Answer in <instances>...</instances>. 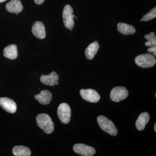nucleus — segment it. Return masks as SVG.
<instances>
[{
	"mask_svg": "<svg viewBox=\"0 0 156 156\" xmlns=\"http://www.w3.org/2000/svg\"><path fill=\"white\" fill-rule=\"evenodd\" d=\"M0 106L10 113H14L17 110V105L15 101L9 98H1Z\"/></svg>",
	"mask_w": 156,
	"mask_h": 156,
	"instance_id": "obj_9",
	"label": "nucleus"
},
{
	"mask_svg": "<svg viewBox=\"0 0 156 156\" xmlns=\"http://www.w3.org/2000/svg\"><path fill=\"white\" fill-rule=\"evenodd\" d=\"M99 49V45L98 42L95 41L91 43L85 50V56L87 59L92 60L95 57Z\"/></svg>",
	"mask_w": 156,
	"mask_h": 156,
	"instance_id": "obj_14",
	"label": "nucleus"
},
{
	"mask_svg": "<svg viewBox=\"0 0 156 156\" xmlns=\"http://www.w3.org/2000/svg\"><path fill=\"white\" fill-rule=\"evenodd\" d=\"M6 9L10 13L17 14L22 11L23 7L20 0H11L6 5Z\"/></svg>",
	"mask_w": 156,
	"mask_h": 156,
	"instance_id": "obj_12",
	"label": "nucleus"
},
{
	"mask_svg": "<svg viewBox=\"0 0 156 156\" xmlns=\"http://www.w3.org/2000/svg\"><path fill=\"white\" fill-rule=\"evenodd\" d=\"M73 10L71 6L66 5L65 6L62 11V18L65 27L72 30L74 26V14H73Z\"/></svg>",
	"mask_w": 156,
	"mask_h": 156,
	"instance_id": "obj_4",
	"label": "nucleus"
},
{
	"mask_svg": "<svg viewBox=\"0 0 156 156\" xmlns=\"http://www.w3.org/2000/svg\"><path fill=\"white\" fill-rule=\"evenodd\" d=\"M117 27L119 32L124 35L133 34L136 32V30L134 26L124 23H119Z\"/></svg>",
	"mask_w": 156,
	"mask_h": 156,
	"instance_id": "obj_15",
	"label": "nucleus"
},
{
	"mask_svg": "<svg viewBox=\"0 0 156 156\" xmlns=\"http://www.w3.org/2000/svg\"><path fill=\"white\" fill-rule=\"evenodd\" d=\"M140 21H143L142 19H141V20H140Z\"/></svg>",
	"mask_w": 156,
	"mask_h": 156,
	"instance_id": "obj_25",
	"label": "nucleus"
},
{
	"mask_svg": "<svg viewBox=\"0 0 156 156\" xmlns=\"http://www.w3.org/2000/svg\"><path fill=\"white\" fill-rule=\"evenodd\" d=\"M73 149L76 153L83 156H93L96 152L95 149L92 147L82 144H75Z\"/></svg>",
	"mask_w": 156,
	"mask_h": 156,
	"instance_id": "obj_8",
	"label": "nucleus"
},
{
	"mask_svg": "<svg viewBox=\"0 0 156 156\" xmlns=\"http://www.w3.org/2000/svg\"><path fill=\"white\" fill-rule=\"evenodd\" d=\"M156 17V7L151 10L148 13L144 15L142 17L143 21H149L155 18Z\"/></svg>",
	"mask_w": 156,
	"mask_h": 156,
	"instance_id": "obj_20",
	"label": "nucleus"
},
{
	"mask_svg": "<svg viewBox=\"0 0 156 156\" xmlns=\"http://www.w3.org/2000/svg\"><path fill=\"white\" fill-rule=\"evenodd\" d=\"M36 121L38 126L46 134H50L54 131V124L52 119L47 114H40L37 116Z\"/></svg>",
	"mask_w": 156,
	"mask_h": 156,
	"instance_id": "obj_1",
	"label": "nucleus"
},
{
	"mask_svg": "<svg viewBox=\"0 0 156 156\" xmlns=\"http://www.w3.org/2000/svg\"><path fill=\"white\" fill-rule=\"evenodd\" d=\"M57 115L61 122L63 124H68L69 122L71 115L69 105L66 103L59 105L57 109Z\"/></svg>",
	"mask_w": 156,
	"mask_h": 156,
	"instance_id": "obj_5",
	"label": "nucleus"
},
{
	"mask_svg": "<svg viewBox=\"0 0 156 156\" xmlns=\"http://www.w3.org/2000/svg\"><path fill=\"white\" fill-rule=\"evenodd\" d=\"M12 153L16 156H30L31 152L30 150L27 147L17 146L13 148Z\"/></svg>",
	"mask_w": 156,
	"mask_h": 156,
	"instance_id": "obj_18",
	"label": "nucleus"
},
{
	"mask_svg": "<svg viewBox=\"0 0 156 156\" xmlns=\"http://www.w3.org/2000/svg\"><path fill=\"white\" fill-rule=\"evenodd\" d=\"M6 0H0V3L3 2H5Z\"/></svg>",
	"mask_w": 156,
	"mask_h": 156,
	"instance_id": "obj_24",
	"label": "nucleus"
},
{
	"mask_svg": "<svg viewBox=\"0 0 156 156\" xmlns=\"http://www.w3.org/2000/svg\"><path fill=\"white\" fill-rule=\"evenodd\" d=\"M147 51L149 53H152L153 54L155 57L156 56V47L154 46V47H150L149 48L147 49Z\"/></svg>",
	"mask_w": 156,
	"mask_h": 156,
	"instance_id": "obj_21",
	"label": "nucleus"
},
{
	"mask_svg": "<svg viewBox=\"0 0 156 156\" xmlns=\"http://www.w3.org/2000/svg\"><path fill=\"white\" fill-rule=\"evenodd\" d=\"M32 32L34 35L39 39H43L46 37L44 25L41 21H36L32 27Z\"/></svg>",
	"mask_w": 156,
	"mask_h": 156,
	"instance_id": "obj_10",
	"label": "nucleus"
},
{
	"mask_svg": "<svg viewBox=\"0 0 156 156\" xmlns=\"http://www.w3.org/2000/svg\"><path fill=\"white\" fill-rule=\"evenodd\" d=\"M150 119V116L147 112H143L137 118L136 122V129L139 131H142L145 128L146 125Z\"/></svg>",
	"mask_w": 156,
	"mask_h": 156,
	"instance_id": "obj_16",
	"label": "nucleus"
},
{
	"mask_svg": "<svg viewBox=\"0 0 156 156\" xmlns=\"http://www.w3.org/2000/svg\"><path fill=\"white\" fill-rule=\"evenodd\" d=\"M154 131L156 132V124H155L154 126Z\"/></svg>",
	"mask_w": 156,
	"mask_h": 156,
	"instance_id": "obj_23",
	"label": "nucleus"
},
{
	"mask_svg": "<svg viewBox=\"0 0 156 156\" xmlns=\"http://www.w3.org/2000/svg\"><path fill=\"white\" fill-rule=\"evenodd\" d=\"M80 95L84 100L92 103H96L100 100V95L94 89H81Z\"/></svg>",
	"mask_w": 156,
	"mask_h": 156,
	"instance_id": "obj_7",
	"label": "nucleus"
},
{
	"mask_svg": "<svg viewBox=\"0 0 156 156\" xmlns=\"http://www.w3.org/2000/svg\"><path fill=\"white\" fill-rule=\"evenodd\" d=\"M45 0H34L35 2L37 5H41L43 4Z\"/></svg>",
	"mask_w": 156,
	"mask_h": 156,
	"instance_id": "obj_22",
	"label": "nucleus"
},
{
	"mask_svg": "<svg viewBox=\"0 0 156 156\" xmlns=\"http://www.w3.org/2000/svg\"><path fill=\"white\" fill-rule=\"evenodd\" d=\"M128 95V90L125 87H117L112 89L110 96L112 101L118 102L126 99Z\"/></svg>",
	"mask_w": 156,
	"mask_h": 156,
	"instance_id": "obj_6",
	"label": "nucleus"
},
{
	"mask_svg": "<svg viewBox=\"0 0 156 156\" xmlns=\"http://www.w3.org/2000/svg\"><path fill=\"white\" fill-rule=\"evenodd\" d=\"M144 38L147 40V41L145 43V45L146 47H152L156 46V37L154 33L152 32L149 34H146Z\"/></svg>",
	"mask_w": 156,
	"mask_h": 156,
	"instance_id": "obj_19",
	"label": "nucleus"
},
{
	"mask_svg": "<svg viewBox=\"0 0 156 156\" xmlns=\"http://www.w3.org/2000/svg\"><path fill=\"white\" fill-rule=\"evenodd\" d=\"M97 119L98 126L102 130L112 136H116L118 130L112 121L102 115L98 117Z\"/></svg>",
	"mask_w": 156,
	"mask_h": 156,
	"instance_id": "obj_2",
	"label": "nucleus"
},
{
	"mask_svg": "<svg viewBox=\"0 0 156 156\" xmlns=\"http://www.w3.org/2000/svg\"><path fill=\"white\" fill-rule=\"evenodd\" d=\"M35 98L41 104L47 105L50 103L52 98V93L48 90H43L40 94L35 95Z\"/></svg>",
	"mask_w": 156,
	"mask_h": 156,
	"instance_id": "obj_13",
	"label": "nucleus"
},
{
	"mask_svg": "<svg viewBox=\"0 0 156 156\" xmlns=\"http://www.w3.org/2000/svg\"><path fill=\"white\" fill-rule=\"evenodd\" d=\"M58 79L59 77L55 72H52L48 75H42L40 78V80L42 83L46 86H50L51 87L56 85Z\"/></svg>",
	"mask_w": 156,
	"mask_h": 156,
	"instance_id": "obj_11",
	"label": "nucleus"
},
{
	"mask_svg": "<svg viewBox=\"0 0 156 156\" xmlns=\"http://www.w3.org/2000/svg\"><path fill=\"white\" fill-rule=\"evenodd\" d=\"M135 62L138 66L144 68L152 67L156 64L155 57L151 54L145 53L136 56Z\"/></svg>",
	"mask_w": 156,
	"mask_h": 156,
	"instance_id": "obj_3",
	"label": "nucleus"
},
{
	"mask_svg": "<svg viewBox=\"0 0 156 156\" xmlns=\"http://www.w3.org/2000/svg\"><path fill=\"white\" fill-rule=\"evenodd\" d=\"M4 56L10 59L17 58L18 56L17 46L11 44L6 47L4 50Z\"/></svg>",
	"mask_w": 156,
	"mask_h": 156,
	"instance_id": "obj_17",
	"label": "nucleus"
}]
</instances>
